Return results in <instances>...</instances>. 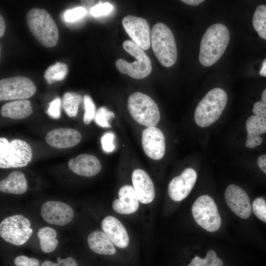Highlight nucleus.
<instances>
[{
    "label": "nucleus",
    "instance_id": "obj_11",
    "mask_svg": "<svg viewBox=\"0 0 266 266\" xmlns=\"http://www.w3.org/2000/svg\"><path fill=\"white\" fill-rule=\"evenodd\" d=\"M123 26L132 41L143 50L151 45V31L148 22L144 18L127 15L122 20Z\"/></svg>",
    "mask_w": 266,
    "mask_h": 266
},
{
    "label": "nucleus",
    "instance_id": "obj_19",
    "mask_svg": "<svg viewBox=\"0 0 266 266\" xmlns=\"http://www.w3.org/2000/svg\"><path fill=\"white\" fill-rule=\"evenodd\" d=\"M69 169L75 173L85 176L92 177L98 174L101 170V164L95 156L81 154L68 162Z\"/></svg>",
    "mask_w": 266,
    "mask_h": 266
},
{
    "label": "nucleus",
    "instance_id": "obj_25",
    "mask_svg": "<svg viewBox=\"0 0 266 266\" xmlns=\"http://www.w3.org/2000/svg\"><path fill=\"white\" fill-rule=\"evenodd\" d=\"M37 235L42 252L48 253L56 249L58 241L56 238L57 232L54 229L48 227L41 228L38 229Z\"/></svg>",
    "mask_w": 266,
    "mask_h": 266
},
{
    "label": "nucleus",
    "instance_id": "obj_39",
    "mask_svg": "<svg viewBox=\"0 0 266 266\" xmlns=\"http://www.w3.org/2000/svg\"><path fill=\"white\" fill-rule=\"evenodd\" d=\"M257 164L260 168L266 174V154L262 155L258 158Z\"/></svg>",
    "mask_w": 266,
    "mask_h": 266
},
{
    "label": "nucleus",
    "instance_id": "obj_5",
    "mask_svg": "<svg viewBox=\"0 0 266 266\" xmlns=\"http://www.w3.org/2000/svg\"><path fill=\"white\" fill-rule=\"evenodd\" d=\"M123 47L136 60L129 63L123 59H118L115 65L119 72L136 79H143L149 75L152 70V63L144 50L131 40L124 41Z\"/></svg>",
    "mask_w": 266,
    "mask_h": 266
},
{
    "label": "nucleus",
    "instance_id": "obj_40",
    "mask_svg": "<svg viewBox=\"0 0 266 266\" xmlns=\"http://www.w3.org/2000/svg\"><path fill=\"white\" fill-rule=\"evenodd\" d=\"M5 23L3 17L0 15V37H2L5 32Z\"/></svg>",
    "mask_w": 266,
    "mask_h": 266
},
{
    "label": "nucleus",
    "instance_id": "obj_37",
    "mask_svg": "<svg viewBox=\"0 0 266 266\" xmlns=\"http://www.w3.org/2000/svg\"><path fill=\"white\" fill-rule=\"evenodd\" d=\"M41 266H78V265L75 260L72 257L63 259L58 257L57 263L47 260L43 262Z\"/></svg>",
    "mask_w": 266,
    "mask_h": 266
},
{
    "label": "nucleus",
    "instance_id": "obj_33",
    "mask_svg": "<svg viewBox=\"0 0 266 266\" xmlns=\"http://www.w3.org/2000/svg\"><path fill=\"white\" fill-rule=\"evenodd\" d=\"M115 134L112 132L105 133L101 138L100 141L103 150L106 153H111L115 149Z\"/></svg>",
    "mask_w": 266,
    "mask_h": 266
},
{
    "label": "nucleus",
    "instance_id": "obj_18",
    "mask_svg": "<svg viewBox=\"0 0 266 266\" xmlns=\"http://www.w3.org/2000/svg\"><path fill=\"white\" fill-rule=\"evenodd\" d=\"M101 227L103 233L113 244L120 248H125L129 244L127 232L116 218L112 216L105 217L102 221Z\"/></svg>",
    "mask_w": 266,
    "mask_h": 266
},
{
    "label": "nucleus",
    "instance_id": "obj_7",
    "mask_svg": "<svg viewBox=\"0 0 266 266\" xmlns=\"http://www.w3.org/2000/svg\"><path fill=\"white\" fill-rule=\"evenodd\" d=\"M32 151L26 141L15 139L11 142L0 138V167L9 168L25 166L31 162Z\"/></svg>",
    "mask_w": 266,
    "mask_h": 266
},
{
    "label": "nucleus",
    "instance_id": "obj_24",
    "mask_svg": "<svg viewBox=\"0 0 266 266\" xmlns=\"http://www.w3.org/2000/svg\"><path fill=\"white\" fill-rule=\"evenodd\" d=\"M0 190L6 193L20 195L27 190V182L23 173L15 171L0 182Z\"/></svg>",
    "mask_w": 266,
    "mask_h": 266
},
{
    "label": "nucleus",
    "instance_id": "obj_3",
    "mask_svg": "<svg viewBox=\"0 0 266 266\" xmlns=\"http://www.w3.org/2000/svg\"><path fill=\"white\" fill-rule=\"evenodd\" d=\"M228 96L220 88L208 91L197 105L194 120L196 124L205 128L215 123L220 117L227 104Z\"/></svg>",
    "mask_w": 266,
    "mask_h": 266
},
{
    "label": "nucleus",
    "instance_id": "obj_2",
    "mask_svg": "<svg viewBox=\"0 0 266 266\" xmlns=\"http://www.w3.org/2000/svg\"><path fill=\"white\" fill-rule=\"evenodd\" d=\"M30 31L43 46L53 47L57 44L59 31L51 15L44 9L33 8L26 15Z\"/></svg>",
    "mask_w": 266,
    "mask_h": 266
},
{
    "label": "nucleus",
    "instance_id": "obj_17",
    "mask_svg": "<svg viewBox=\"0 0 266 266\" xmlns=\"http://www.w3.org/2000/svg\"><path fill=\"white\" fill-rule=\"evenodd\" d=\"M46 142L56 148H67L78 144L81 135L77 130L70 128H58L49 131L45 136Z\"/></svg>",
    "mask_w": 266,
    "mask_h": 266
},
{
    "label": "nucleus",
    "instance_id": "obj_38",
    "mask_svg": "<svg viewBox=\"0 0 266 266\" xmlns=\"http://www.w3.org/2000/svg\"><path fill=\"white\" fill-rule=\"evenodd\" d=\"M16 266H39V261L33 258H29L25 256H19L14 259Z\"/></svg>",
    "mask_w": 266,
    "mask_h": 266
},
{
    "label": "nucleus",
    "instance_id": "obj_4",
    "mask_svg": "<svg viewBox=\"0 0 266 266\" xmlns=\"http://www.w3.org/2000/svg\"><path fill=\"white\" fill-rule=\"evenodd\" d=\"M151 45L160 63L164 66H172L177 58L175 38L170 29L162 23H157L151 31Z\"/></svg>",
    "mask_w": 266,
    "mask_h": 266
},
{
    "label": "nucleus",
    "instance_id": "obj_6",
    "mask_svg": "<svg viewBox=\"0 0 266 266\" xmlns=\"http://www.w3.org/2000/svg\"><path fill=\"white\" fill-rule=\"evenodd\" d=\"M130 115L138 124L146 127L155 126L160 119L156 103L149 96L140 92L132 94L128 100Z\"/></svg>",
    "mask_w": 266,
    "mask_h": 266
},
{
    "label": "nucleus",
    "instance_id": "obj_30",
    "mask_svg": "<svg viewBox=\"0 0 266 266\" xmlns=\"http://www.w3.org/2000/svg\"><path fill=\"white\" fill-rule=\"evenodd\" d=\"M83 101L85 109L83 121L85 124L89 125L95 118L96 106L92 99L89 95H86L84 96Z\"/></svg>",
    "mask_w": 266,
    "mask_h": 266
},
{
    "label": "nucleus",
    "instance_id": "obj_21",
    "mask_svg": "<svg viewBox=\"0 0 266 266\" xmlns=\"http://www.w3.org/2000/svg\"><path fill=\"white\" fill-rule=\"evenodd\" d=\"M247 136L245 147L253 148L260 145L263 138L260 135L266 133V118L255 115L250 116L246 122Z\"/></svg>",
    "mask_w": 266,
    "mask_h": 266
},
{
    "label": "nucleus",
    "instance_id": "obj_15",
    "mask_svg": "<svg viewBox=\"0 0 266 266\" xmlns=\"http://www.w3.org/2000/svg\"><path fill=\"white\" fill-rule=\"evenodd\" d=\"M197 179V174L193 168L185 169L180 175L173 178L169 183V196L176 201L184 200L192 191Z\"/></svg>",
    "mask_w": 266,
    "mask_h": 266
},
{
    "label": "nucleus",
    "instance_id": "obj_31",
    "mask_svg": "<svg viewBox=\"0 0 266 266\" xmlns=\"http://www.w3.org/2000/svg\"><path fill=\"white\" fill-rule=\"evenodd\" d=\"M252 209L256 216L266 223V201L262 197L256 198L252 204Z\"/></svg>",
    "mask_w": 266,
    "mask_h": 266
},
{
    "label": "nucleus",
    "instance_id": "obj_29",
    "mask_svg": "<svg viewBox=\"0 0 266 266\" xmlns=\"http://www.w3.org/2000/svg\"><path fill=\"white\" fill-rule=\"evenodd\" d=\"M114 117L113 112L109 111L105 107H100L96 111L95 121L96 123L102 128H110L109 121Z\"/></svg>",
    "mask_w": 266,
    "mask_h": 266
},
{
    "label": "nucleus",
    "instance_id": "obj_43",
    "mask_svg": "<svg viewBox=\"0 0 266 266\" xmlns=\"http://www.w3.org/2000/svg\"><path fill=\"white\" fill-rule=\"evenodd\" d=\"M223 262L221 259L217 257L213 264L212 266H223Z\"/></svg>",
    "mask_w": 266,
    "mask_h": 266
},
{
    "label": "nucleus",
    "instance_id": "obj_44",
    "mask_svg": "<svg viewBox=\"0 0 266 266\" xmlns=\"http://www.w3.org/2000/svg\"><path fill=\"white\" fill-rule=\"evenodd\" d=\"M187 266H204L202 265H200L192 260L191 262Z\"/></svg>",
    "mask_w": 266,
    "mask_h": 266
},
{
    "label": "nucleus",
    "instance_id": "obj_9",
    "mask_svg": "<svg viewBox=\"0 0 266 266\" xmlns=\"http://www.w3.org/2000/svg\"><path fill=\"white\" fill-rule=\"evenodd\" d=\"M29 220L21 215H15L4 219L0 224V235L4 241L15 245L27 242L33 231Z\"/></svg>",
    "mask_w": 266,
    "mask_h": 266
},
{
    "label": "nucleus",
    "instance_id": "obj_42",
    "mask_svg": "<svg viewBox=\"0 0 266 266\" xmlns=\"http://www.w3.org/2000/svg\"><path fill=\"white\" fill-rule=\"evenodd\" d=\"M260 74L263 76H266V59L263 62Z\"/></svg>",
    "mask_w": 266,
    "mask_h": 266
},
{
    "label": "nucleus",
    "instance_id": "obj_23",
    "mask_svg": "<svg viewBox=\"0 0 266 266\" xmlns=\"http://www.w3.org/2000/svg\"><path fill=\"white\" fill-rule=\"evenodd\" d=\"M90 248L95 253L104 255H112L116 252L114 244L108 236L100 230L92 232L87 238Z\"/></svg>",
    "mask_w": 266,
    "mask_h": 266
},
{
    "label": "nucleus",
    "instance_id": "obj_8",
    "mask_svg": "<svg viewBox=\"0 0 266 266\" xmlns=\"http://www.w3.org/2000/svg\"><path fill=\"white\" fill-rule=\"evenodd\" d=\"M193 216L196 222L209 232L217 231L221 219L214 200L206 195L199 197L192 207Z\"/></svg>",
    "mask_w": 266,
    "mask_h": 266
},
{
    "label": "nucleus",
    "instance_id": "obj_20",
    "mask_svg": "<svg viewBox=\"0 0 266 266\" xmlns=\"http://www.w3.org/2000/svg\"><path fill=\"white\" fill-rule=\"evenodd\" d=\"M119 199L115 200L112 207L121 214H130L135 212L139 206V200L133 187L131 185L121 187L118 192Z\"/></svg>",
    "mask_w": 266,
    "mask_h": 266
},
{
    "label": "nucleus",
    "instance_id": "obj_12",
    "mask_svg": "<svg viewBox=\"0 0 266 266\" xmlns=\"http://www.w3.org/2000/svg\"><path fill=\"white\" fill-rule=\"evenodd\" d=\"M225 199L230 208L237 216L242 219L250 216L252 211L250 200L241 188L233 184L229 185L225 192Z\"/></svg>",
    "mask_w": 266,
    "mask_h": 266
},
{
    "label": "nucleus",
    "instance_id": "obj_41",
    "mask_svg": "<svg viewBox=\"0 0 266 266\" xmlns=\"http://www.w3.org/2000/svg\"><path fill=\"white\" fill-rule=\"evenodd\" d=\"M181 1L190 5L197 6L204 1L203 0H182Z\"/></svg>",
    "mask_w": 266,
    "mask_h": 266
},
{
    "label": "nucleus",
    "instance_id": "obj_32",
    "mask_svg": "<svg viewBox=\"0 0 266 266\" xmlns=\"http://www.w3.org/2000/svg\"><path fill=\"white\" fill-rule=\"evenodd\" d=\"M86 9L82 6L66 10L64 14V19L67 22L76 21L86 14Z\"/></svg>",
    "mask_w": 266,
    "mask_h": 266
},
{
    "label": "nucleus",
    "instance_id": "obj_27",
    "mask_svg": "<svg viewBox=\"0 0 266 266\" xmlns=\"http://www.w3.org/2000/svg\"><path fill=\"white\" fill-rule=\"evenodd\" d=\"M68 71L66 64L57 62L49 66L44 73V77L47 83L51 84L55 82L63 80Z\"/></svg>",
    "mask_w": 266,
    "mask_h": 266
},
{
    "label": "nucleus",
    "instance_id": "obj_36",
    "mask_svg": "<svg viewBox=\"0 0 266 266\" xmlns=\"http://www.w3.org/2000/svg\"><path fill=\"white\" fill-rule=\"evenodd\" d=\"M61 99L60 98H56L49 103L47 113L52 118L58 119L61 117Z\"/></svg>",
    "mask_w": 266,
    "mask_h": 266
},
{
    "label": "nucleus",
    "instance_id": "obj_14",
    "mask_svg": "<svg viewBox=\"0 0 266 266\" xmlns=\"http://www.w3.org/2000/svg\"><path fill=\"white\" fill-rule=\"evenodd\" d=\"M141 142L143 149L150 158L161 159L165 153V136L161 130L155 126L144 129L142 133Z\"/></svg>",
    "mask_w": 266,
    "mask_h": 266
},
{
    "label": "nucleus",
    "instance_id": "obj_34",
    "mask_svg": "<svg viewBox=\"0 0 266 266\" xmlns=\"http://www.w3.org/2000/svg\"><path fill=\"white\" fill-rule=\"evenodd\" d=\"M252 111L255 116L266 118V89L262 93L261 100L254 104Z\"/></svg>",
    "mask_w": 266,
    "mask_h": 266
},
{
    "label": "nucleus",
    "instance_id": "obj_35",
    "mask_svg": "<svg viewBox=\"0 0 266 266\" xmlns=\"http://www.w3.org/2000/svg\"><path fill=\"white\" fill-rule=\"evenodd\" d=\"M113 9V6L108 2L99 3L93 6L90 10V14L95 17L106 15Z\"/></svg>",
    "mask_w": 266,
    "mask_h": 266
},
{
    "label": "nucleus",
    "instance_id": "obj_10",
    "mask_svg": "<svg viewBox=\"0 0 266 266\" xmlns=\"http://www.w3.org/2000/svg\"><path fill=\"white\" fill-rule=\"evenodd\" d=\"M36 88L29 78L16 76L0 80V100H26L32 97Z\"/></svg>",
    "mask_w": 266,
    "mask_h": 266
},
{
    "label": "nucleus",
    "instance_id": "obj_16",
    "mask_svg": "<svg viewBox=\"0 0 266 266\" xmlns=\"http://www.w3.org/2000/svg\"><path fill=\"white\" fill-rule=\"evenodd\" d=\"M132 179L139 201L143 204L152 202L155 192L153 183L149 175L143 169L137 168L133 172Z\"/></svg>",
    "mask_w": 266,
    "mask_h": 266
},
{
    "label": "nucleus",
    "instance_id": "obj_28",
    "mask_svg": "<svg viewBox=\"0 0 266 266\" xmlns=\"http://www.w3.org/2000/svg\"><path fill=\"white\" fill-rule=\"evenodd\" d=\"M252 24L260 37L266 40V5H260L256 8Z\"/></svg>",
    "mask_w": 266,
    "mask_h": 266
},
{
    "label": "nucleus",
    "instance_id": "obj_22",
    "mask_svg": "<svg viewBox=\"0 0 266 266\" xmlns=\"http://www.w3.org/2000/svg\"><path fill=\"white\" fill-rule=\"evenodd\" d=\"M33 113L31 102L27 100H16L4 104L0 114L5 117L13 119H22Z\"/></svg>",
    "mask_w": 266,
    "mask_h": 266
},
{
    "label": "nucleus",
    "instance_id": "obj_26",
    "mask_svg": "<svg viewBox=\"0 0 266 266\" xmlns=\"http://www.w3.org/2000/svg\"><path fill=\"white\" fill-rule=\"evenodd\" d=\"M82 96L75 92H68L63 96L62 104L67 115L73 117L76 116L79 106L82 101Z\"/></svg>",
    "mask_w": 266,
    "mask_h": 266
},
{
    "label": "nucleus",
    "instance_id": "obj_13",
    "mask_svg": "<svg viewBox=\"0 0 266 266\" xmlns=\"http://www.w3.org/2000/svg\"><path fill=\"white\" fill-rule=\"evenodd\" d=\"M41 216L47 223L64 226L70 223L74 216L73 210L68 204L59 201H48L41 208Z\"/></svg>",
    "mask_w": 266,
    "mask_h": 266
},
{
    "label": "nucleus",
    "instance_id": "obj_1",
    "mask_svg": "<svg viewBox=\"0 0 266 266\" xmlns=\"http://www.w3.org/2000/svg\"><path fill=\"white\" fill-rule=\"evenodd\" d=\"M229 40V31L225 25L217 23L210 26L200 41V63L204 66H209L216 63L224 53Z\"/></svg>",
    "mask_w": 266,
    "mask_h": 266
}]
</instances>
